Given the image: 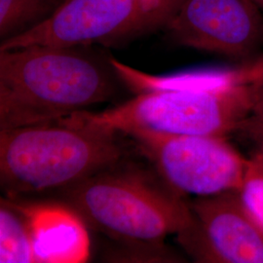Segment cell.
<instances>
[{"instance_id": "obj_1", "label": "cell", "mask_w": 263, "mask_h": 263, "mask_svg": "<svg viewBox=\"0 0 263 263\" xmlns=\"http://www.w3.org/2000/svg\"><path fill=\"white\" fill-rule=\"evenodd\" d=\"M116 77L135 94L103 112H88L95 122L125 135L227 138L240 132L263 104V56L233 67L200 68L153 76L108 60Z\"/></svg>"}, {"instance_id": "obj_2", "label": "cell", "mask_w": 263, "mask_h": 263, "mask_svg": "<svg viewBox=\"0 0 263 263\" xmlns=\"http://www.w3.org/2000/svg\"><path fill=\"white\" fill-rule=\"evenodd\" d=\"M112 67L81 47L0 51V131L53 122L109 100Z\"/></svg>"}, {"instance_id": "obj_3", "label": "cell", "mask_w": 263, "mask_h": 263, "mask_svg": "<svg viewBox=\"0 0 263 263\" xmlns=\"http://www.w3.org/2000/svg\"><path fill=\"white\" fill-rule=\"evenodd\" d=\"M120 132L87 111L53 122L0 131V184L5 196L67 189L119 164Z\"/></svg>"}, {"instance_id": "obj_4", "label": "cell", "mask_w": 263, "mask_h": 263, "mask_svg": "<svg viewBox=\"0 0 263 263\" xmlns=\"http://www.w3.org/2000/svg\"><path fill=\"white\" fill-rule=\"evenodd\" d=\"M64 197L86 226L135 250L161 251L167 236L179 235L192 221L183 196L118 164L67 188Z\"/></svg>"}, {"instance_id": "obj_5", "label": "cell", "mask_w": 263, "mask_h": 263, "mask_svg": "<svg viewBox=\"0 0 263 263\" xmlns=\"http://www.w3.org/2000/svg\"><path fill=\"white\" fill-rule=\"evenodd\" d=\"M183 0H66L40 25L1 41L0 51L33 45L114 46L165 28Z\"/></svg>"}, {"instance_id": "obj_6", "label": "cell", "mask_w": 263, "mask_h": 263, "mask_svg": "<svg viewBox=\"0 0 263 263\" xmlns=\"http://www.w3.org/2000/svg\"><path fill=\"white\" fill-rule=\"evenodd\" d=\"M128 136L152 163L160 179L181 196L238 192L243 184L249 158L226 138L151 132Z\"/></svg>"}, {"instance_id": "obj_7", "label": "cell", "mask_w": 263, "mask_h": 263, "mask_svg": "<svg viewBox=\"0 0 263 263\" xmlns=\"http://www.w3.org/2000/svg\"><path fill=\"white\" fill-rule=\"evenodd\" d=\"M165 29L179 45L249 60L263 46V11L254 0H183Z\"/></svg>"}, {"instance_id": "obj_8", "label": "cell", "mask_w": 263, "mask_h": 263, "mask_svg": "<svg viewBox=\"0 0 263 263\" xmlns=\"http://www.w3.org/2000/svg\"><path fill=\"white\" fill-rule=\"evenodd\" d=\"M189 207L192 221L178 241L195 261L263 263V226L238 192L199 197Z\"/></svg>"}, {"instance_id": "obj_9", "label": "cell", "mask_w": 263, "mask_h": 263, "mask_svg": "<svg viewBox=\"0 0 263 263\" xmlns=\"http://www.w3.org/2000/svg\"><path fill=\"white\" fill-rule=\"evenodd\" d=\"M10 200L27 220L36 263L84 262L89 258L86 224L70 208Z\"/></svg>"}, {"instance_id": "obj_10", "label": "cell", "mask_w": 263, "mask_h": 263, "mask_svg": "<svg viewBox=\"0 0 263 263\" xmlns=\"http://www.w3.org/2000/svg\"><path fill=\"white\" fill-rule=\"evenodd\" d=\"M0 262H36L27 220L8 198L0 206Z\"/></svg>"}, {"instance_id": "obj_11", "label": "cell", "mask_w": 263, "mask_h": 263, "mask_svg": "<svg viewBox=\"0 0 263 263\" xmlns=\"http://www.w3.org/2000/svg\"><path fill=\"white\" fill-rule=\"evenodd\" d=\"M66 0H0L1 41L34 28L55 14Z\"/></svg>"}, {"instance_id": "obj_12", "label": "cell", "mask_w": 263, "mask_h": 263, "mask_svg": "<svg viewBox=\"0 0 263 263\" xmlns=\"http://www.w3.org/2000/svg\"><path fill=\"white\" fill-rule=\"evenodd\" d=\"M246 209L263 226V161L252 156L238 191Z\"/></svg>"}, {"instance_id": "obj_13", "label": "cell", "mask_w": 263, "mask_h": 263, "mask_svg": "<svg viewBox=\"0 0 263 263\" xmlns=\"http://www.w3.org/2000/svg\"><path fill=\"white\" fill-rule=\"evenodd\" d=\"M240 132L245 133L254 144V151L252 156L263 161V104Z\"/></svg>"}, {"instance_id": "obj_14", "label": "cell", "mask_w": 263, "mask_h": 263, "mask_svg": "<svg viewBox=\"0 0 263 263\" xmlns=\"http://www.w3.org/2000/svg\"><path fill=\"white\" fill-rule=\"evenodd\" d=\"M254 1L260 7V9L263 11V0H254Z\"/></svg>"}]
</instances>
